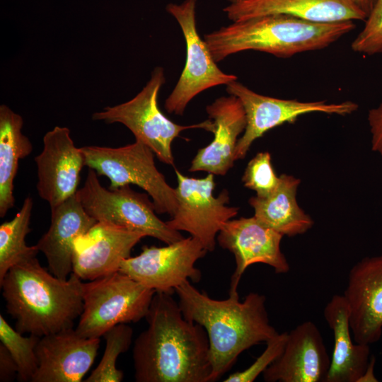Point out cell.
Here are the masks:
<instances>
[{
  "label": "cell",
  "mask_w": 382,
  "mask_h": 382,
  "mask_svg": "<svg viewBox=\"0 0 382 382\" xmlns=\"http://www.w3.org/2000/svg\"><path fill=\"white\" fill-rule=\"evenodd\" d=\"M376 363V358L374 356H371L369 364L363 374V375L358 380V382H377L378 380L374 375V366Z\"/></svg>",
  "instance_id": "d6a6232c"
},
{
  "label": "cell",
  "mask_w": 382,
  "mask_h": 382,
  "mask_svg": "<svg viewBox=\"0 0 382 382\" xmlns=\"http://www.w3.org/2000/svg\"><path fill=\"white\" fill-rule=\"evenodd\" d=\"M283 235L263 225L254 216L231 219L216 236L219 245L233 253L236 268L231 275L229 296H238V286L245 270L263 263L277 274L287 273L289 264L280 248Z\"/></svg>",
  "instance_id": "4fadbf2b"
},
{
  "label": "cell",
  "mask_w": 382,
  "mask_h": 382,
  "mask_svg": "<svg viewBox=\"0 0 382 382\" xmlns=\"http://www.w3.org/2000/svg\"><path fill=\"white\" fill-rule=\"evenodd\" d=\"M97 222L86 212L76 193L51 208L50 226L35 246L45 255L54 275L62 279L70 276L75 240Z\"/></svg>",
  "instance_id": "ffe728a7"
},
{
  "label": "cell",
  "mask_w": 382,
  "mask_h": 382,
  "mask_svg": "<svg viewBox=\"0 0 382 382\" xmlns=\"http://www.w3.org/2000/svg\"><path fill=\"white\" fill-rule=\"evenodd\" d=\"M7 313L22 334L40 337L72 328L83 308V282L74 272L62 279L36 256L12 266L0 281Z\"/></svg>",
  "instance_id": "3957f363"
},
{
  "label": "cell",
  "mask_w": 382,
  "mask_h": 382,
  "mask_svg": "<svg viewBox=\"0 0 382 382\" xmlns=\"http://www.w3.org/2000/svg\"><path fill=\"white\" fill-rule=\"evenodd\" d=\"M173 294L156 292L146 316L147 328L132 349L137 382H210L209 338L187 320Z\"/></svg>",
  "instance_id": "6da1fadb"
},
{
  "label": "cell",
  "mask_w": 382,
  "mask_h": 382,
  "mask_svg": "<svg viewBox=\"0 0 382 382\" xmlns=\"http://www.w3.org/2000/svg\"><path fill=\"white\" fill-rule=\"evenodd\" d=\"M33 207V198L28 196L14 218L0 226V281L12 266L37 256L39 252L35 245L28 246L25 243L26 236L30 232Z\"/></svg>",
  "instance_id": "d4e9b609"
},
{
  "label": "cell",
  "mask_w": 382,
  "mask_h": 382,
  "mask_svg": "<svg viewBox=\"0 0 382 382\" xmlns=\"http://www.w3.org/2000/svg\"><path fill=\"white\" fill-rule=\"evenodd\" d=\"M197 0L170 3L166 11L178 23L186 44V60L181 75L165 101L168 113L182 115L190 100L201 92L237 80L234 74L222 71L214 60L196 25Z\"/></svg>",
  "instance_id": "30bf717a"
},
{
  "label": "cell",
  "mask_w": 382,
  "mask_h": 382,
  "mask_svg": "<svg viewBox=\"0 0 382 382\" xmlns=\"http://www.w3.org/2000/svg\"><path fill=\"white\" fill-rule=\"evenodd\" d=\"M13 328L3 316L0 315V340L14 359L17 376L20 381H31L37 369L36 346L40 337L35 335L23 336Z\"/></svg>",
  "instance_id": "4316f807"
},
{
  "label": "cell",
  "mask_w": 382,
  "mask_h": 382,
  "mask_svg": "<svg viewBox=\"0 0 382 382\" xmlns=\"http://www.w3.org/2000/svg\"><path fill=\"white\" fill-rule=\"evenodd\" d=\"M17 365L8 350L0 345V381H10L17 374Z\"/></svg>",
  "instance_id": "1f68e13d"
},
{
  "label": "cell",
  "mask_w": 382,
  "mask_h": 382,
  "mask_svg": "<svg viewBox=\"0 0 382 382\" xmlns=\"http://www.w3.org/2000/svg\"><path fill=\"white\" fill-rule=\"evenodd\" d=\"M22 117L6 105H0V216L13 207L14 180L19 161L33 151L30 139L23 134Z\"/></svg>",
  "instance_id": "cb8c5ba5"
},
{
  "label": "cell",
  "mask_w": 382,
  "mask_h": 382,
  "mask_svg": "<svg viewBox=\"0 0 382 382\" xmlns=\"http://www.w3.org/2000/svg\"><path fill=\"white\" fill-rule=\"evenodd\" d=\"M226 91L239 98L246 115V127L236 148V161L244 158L252 144L267 131L284 123H294L301 115L320 112L346 116L359 108L358 104L351 100L329 103L326 100L305 102L263 96L237 80L226 85Z\"/></svg>",
  "instance_id": "9c48e42d"
},
{
  "label": "cell",
  "mask_w": 382,
  "mask_h": 382,
  "mask_svg": "<svg viewBox=\"0 0 382 382\" xmlns=\"http://www.w3.org/2000/svg\"><path fill=\"white\" fill-rule=\"evenodd\" d=\"M206 111L214 122V139L198 150L189 171L225 175L236 161L238 137L246 127L245 112L239 98L233 95L216 99L207 105Z\"/></svg>",
  "instance_id": "d6986e66"
},
{
  "label": "cell",
  "mask_w": 382,
  "mask_h": 382,
  "mask_svg": "<svg viewBox=\"0 0 382 382\" xmlns=\"http://www.w3.org/2000/svg\"><path fill=\"white\" fill-rule=\"evenodd\" d=\"M324 318L334 336V349L325 382H358L369 362V345L353 342L349 308L343 295H334L326 304Z\"/></svg>",
  "instance_id": "7402d4cb"
},
{
  "label": "cell",
  "mask_w": 382,
  "mask_h": 382,
  "mask_svg": "<svg viewBox=\"0 0 382 382\" xmlns=\"http://www.w3.org/2000/svg\"><path fill=\"white\" fill-rule=\"evenodd\" d=\"M363 29L351 44L357 53L367 56L382 53V0H376Z\"/></svg>",
  "instance_id": "f1b7e54d"
},
{
  "label": "cell",
  "mask_w": 382,
  "mask_h": 382,
  "mask_svg": "<svg viewBox=\"0 0 382 382\" xmlns=\"http://www.w3.org/2000/svg\"><path fill=\"white\" fill-rule=\"evenodd\" d=\"M191 283L186 281L175 293L184 317L207 332L212 382L231 369L243 352L279 332L270 323L264 295L251 292L243 301L238 296L218 300Z\"/></svg>",
  "instance_id": "7a4b0ae2"
},
{
  "label": "cell",
  "mask_w": 382,
  "mask_h": 382,
  "mask_svg": "<svg viewBox=\"0 0 382 382\" xmlns=\"http://www.w3.org/2000/svg\"><path fill=\"white\" fill-rule=\"evenodd\" d=\"M330 365L319 329L305 321L288 332L282 353L262 376L266 382H325Z\"/></svg>",
  "instance_id": "ac0fdd59"
},
{
  "label": "cell",
  "mask_w": 382,
  "mask_h": 382,
  "mask_svg": "<svg viewBox=\"0 0 382 382\" xmlns=\"http://www.w3.org/2000/svg\"><path fill=\"white\" fill-rule=\"evenodd\" d=\"M288 332L278 333L269 340L263 352L247 369L237 371L226 378L225 382H253L262 374L282 353Z\"/></svg>",
  "instance_id": "f546056e"
},
{
  "label": "cell",
  "mask_w": 382,
  "mask_h": 382,
  "mask_svg": "<svg viewBox=\"0 0 382 382\" xmlns=\"http://www.w3.org/2000/svg\"><path fill=\"white\" fill-rule=\"evenodd\" d=\"M242 181L244 186L256 192V196L265 197L274 192L280 183L267 151L257 153L248 163Z\"/></svg>",
  "instance_id": "83f0119b"
},
{
  "label": "cell",
  "mask_w": 382,
  "mask_h": 382,
  "mask_svg": "<svg viewBox=\"0 0 382 382\" xmlns=\"http://www.w3.org/2000/svg\"><path fill=\"white\" fill-rule=\"evenodd\" d=\"M81 149L85 166L107 177L110 182L109 189L137 185L152 198L157 214L174 215L178 208L176 190L158 170L154 153L143 142L136 140L117 148L86 146Z\"/></svg>",
  "instance_id": "52a82bcc"
},
{
  "label": "cell",
  "mask_w": 382,
  "mask_h": 382,
  "mask_svg": "<svg viewBox=\"0 0 382 382\" xmlns=\"http://www.w3.org/2000/svg\"><path fill=\"white\" fill-rule=\"evenodd\" d=\"M233 22L270 14H285L315 23L365 21L353 0H246L224 8Z\"/></svg>",
  "instance_id": "44dd1931"
},
{
  "label": "cell",
  "mask_w": 382,
  "mask_h": 382,
  "mask_svg": "<svg viewBox=\"0 0 382 382\" xmlns=\"http://www.w3.org/2000/svg\"><path fill=\"white\" fill-rule=\"evenodd\" d=\"M132 335L133 330L127 323L118 324L108 330L103 335L105 349L102 359L85 381H122L124 374L117 368L116 362L120 354L129 349L132 342Z\"/></svg>",
  "instance_id": "484cf974"
},
{
  "label": "cell",
  "mask_w": 382,
  "mask_h": 382,
  "mask_svg": "<svg viewBox=\"0 0 382 382\" xmlns=\"http://www.w3.org/2000/svg\"><path fill=\"white\" fill-rule=\"evenodd\" d=\"M165 81L163 69L156 67L149 81L135 97L93 113L92 119L124 125L136 140L149 146L161 162L174 166L171 145L180 133L189 129H204L212 132L214 125L211 119L191 125H180L165 116L158 105V93Z\"/></svg>",
  "instance_id": "8992f818"
},
{
  "label": "cell",
  "mask_w": 382,
  "mask_h": 382,
  "mask_svg": "<svg viewBox=\"0 0 382 382\" xmlns=\"http://www.w3.org/2000/svg\"><path fill=\"white\" fill-rule=\"evenodd\" d=\"M35 161L37 192L50 208L76 195L85 157L67 127L56 126L45 134L42 151Z\"/></svg>",
  "instance_id": "5bb4252c"
},
{
  "label": "cell",
  "mask_w": 382,
  "mask_h": 382,
  "mask_svg": "<svg viewBox=\"0 0 382 382\" xmlns=\"http://www.w3.org/2000/svg\"><path fill=\"white\" fill-rule=\"evenodd\" d=\"M97 175L89 168L84 185L76 195L88 214L98 222L139 232L167 244L184 238L156 216L154 204L147 195L134 192L129 185L106 189Z\"/></svg>",
  "instance_id": "ba28073f"
},
{
  "label": "cell",
  "mask_w": 382,
  "mask_h": 382,
  "mask_svg": "<svg viewBox=\"0 0 382 382\" xmlns=\"http://www.w3.org/2000/svg\"><path fill=\"white\" fill-rule=\"evenodd\" d=\"M357 6L363 11L366 16L370 13L376 0H353Z\"/></svg>",
  "instance_id": "836d02e7"
},
{
  "label": "cell",
  "mask_w": 382,
  "mask_h": 382,
  "mask_svg": "<svg viewBox=\"0 0 382 382\" xmlns=\"http://www.w3.org/2000/svg\"><path fill=\"white\" fill-rule=\"evenodd\" d=\"M279 178V185L271 195L249 199L254 216L263 225L283 236L293 237L303 234L313 226V221L296 201V191L301 180L286 174H282Z\"/></svg>",
  "instance_id": "603a6c76"
},
{
  "label": "cell",
  "mask_w": 382,
  "mask_h": 382,
  "mask_svg": "<svg viewBox=\"0 0 382 382\" xmlns=\"http://www.w3.org/2000/svg\"><path fill=\"white\" fill-rule=\"evenodd\" d=\"M367 120L371 133V149L382 157V102L369 110Z\"/></svg>",
  "instance_id": "4dcf8cb0"
},
{
  "label": "cell",
  "mask_w": 382,
  "mask_h": 382,
  "mask_svg": "<svg viewBox=\"0 0 382 382\" xmlns=\"http://www.w3.org/2000/svg\"><path fill=\"white\" fill-rule=\"evenodd\" d=\"M155 293L120 271L83 283V308L75 330L100 338L118 324L137 323L146 318Z\"/></svg>",
  "instance_id": "5b68a950"
},
{
  "label": "cell",
  "mask_w": 382,
  "mask_h": 382,
  "mask_svg": "<svg viewBox=\"0 0 382 382\" xmlns=\"http://www.w3.org/2000/svg\"><path fill=\"white\" fill-rule=\"evenodd\" d=\"M143 233L97 222L74 242L72 272L81 280H95L117 271Z\"/></svg>",
  "instance_id": "2e32d148"
},
{
  "label": "cell",
  "mask_w": 382,
  "mask_h": 382,
  "mask_svg": "<svg viewBox=\"0 0 382 382\" xmlns=\"http://www.w3.org/2000/svg\"><path fill=\"white\" fill-rule=\"evenodd\" d=\"M354 340L371 345L382 335V255L366 257L349 270L343 294Z\"/></svg>",
  "instance_id": "9a60e30c"
},
{
  "label": "cell",
  "mask_w": 382,
  "mask_h": 382,
  "mask_svg": "<svg viewBox=\"0 0 382 382\" xmlns=\"http://www.w3.org/2000/svg\"><path fill=\"white\" fill-rule=\"evenodd\" d=\"M100 338H86L69 328L40 338L37 369L32 382H79L93 364Z\"/></svg>",
  "instance_id": "e0dca14e"
},
{
  "label": "cell",
  "mask_w": 382,
  "mask_h": 382,
  "mask_svg": "<svg viewBox=\"0 0 382 382\" xmlns=\"http://www.w3.org/2000/svg\"><path fill=\"white\" fill-rule=\"evenodd\" d=\"M355 28L352 21L315 23L285 14H270L233 22L204 35L214 60L245 50L289 58L329 47Z\"/></svg>",
  "instance_id": "277c9868"
},
{
  "label": "cell",
  "mask_w": 382,
  "mask_h": 382,
  "mask_svg": "<svg viewBox=\"0 0 382 382\" xmlns=\"http://www.w3.org/2000/svg\"><path fill=\"white\" fill-rule=\"evenodd\" d=\"M178 208L166 221L171 228L184 231L200 241L208 251H213L218 233L223 225L236 216L239 208L229 207V194L223 190L214 195V174L203 178H190L175 169Z\"/></svg>",
  "instance_id": "8fae6325"
},
{
  "label": "cell",
  "mask_w": 382,
  "mask_h": 382,
  "mask_svg": "<svg viewBox=\"0 0 382 382\" xmlns=\"http://www.w3.org/2000/svg\"><path fill=\"white\" fill-rule=\"evenodd\" d=\"M207 252L191 236L164 247L144 245L140 254L122 261L120 272L156 292L173 294L186 281L201 280L202 272L195 263Z\"/></svg>",
  "instance_id": "7c38bea8"
},
{
  "label": "cell",
  "mask_w": 382,
  "mask_h": 382,
  "mask_svg": "<svg viewBox=\"0 0 382 382\" xmlns=\"http://www.w3.org/2000/svg\"><path fill=\"white\" fill-rule=\"evenodd\" d=\"M227 1H229L230 4H236V3L242 2L246 0H227Z\"/></svg>",
  "instance_id": "e575fe53"
}]
</instances>
